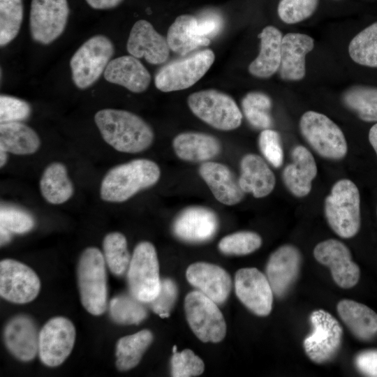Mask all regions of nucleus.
I'll use <instances>...</instances> for the list:
<instances>
[{
  "label": "nucleus",
  "mask_w": 377,
  "mask_h": 377,
  "mask_svg": "<svg viewBox=\"0 0 377 377\" xmlns=\"http://www.w3.org/2000/svg\"><path fill=\"white\" fill-rule=\"evenodd\" d=\"M95 124L104 141L115 150L136 154L153 143L152 128L142 117L131 112L105 108L94 115Z\"/></svg>",
  "instance_id": "1"
},
{
  "label": "nucleus",
  "mask_w": 377,
  "mask_h": 377,
  "mask_svg": "<svg viewBox=\"0 0 377 377\" xmlns=\"http://www.w3.org/2000/svg\"><path fill=\"white\" fill-rule=\"evenodd\" d=\"M161 177L158 164L136 158L110 168L102 179L100 197L108 202H123L139 191L156 184Z\"/></svg>",
  "instance_id": "2"
},
{
  "label": "nucleus",
  "mask_w": 377,
  "mask_h": 377,
  "mask_svg": "<svg viewBox=\"0 0 377 377\" xmlns=\"http://www.w3.org/2000/svg\"><path fill=\"white\" fill-rule=\"evenodd\" d=\"M324 213L332 230L342 238H351L361 225L360 194L357 186L348 179L334 184L324 201Z\"/></svg>",
  "instance_id": "3"
},
{
  "label": "nucleus",
  "mask_w": 377,
  "mask_h": 377,
  "mask_svg": "<svg viewBox=\"0 0 377 377\" xmlns=\"http://www.w3.org/2000/svg\"><path fill=\"white\" fill-rule=\"evenodd\" d=\"M105 260L96 247L85 249L77 263V278L81 303L94 316L107 309L108 287Z\"/></svg>",
  "instance_id": "4"
},
{
  "label": "nucleus",
  "mask_w": 377,
  "mask_h": 377,
  "mask_svg": "<svg viewBox=\"0 0 377 377\" xmlns=\"http://www.w3.org/2000/svg\"><path fill=\"white\" fill-rule=\"evenodd\" d=\"M114 53L112 42L104 35H96L86 40L70 60L75 85L80 89L93 85L104 73Z\"/></svg>",
  "instance_id": "5"
},
{
  "label": "nucleus",
  "mask_w": 377,
  "mask_h": 377,
  "mask_svg": "<svg viewBox=\"0 0 377 377\" xmlns=\"http://www.w3.org/2000/svg\"><path fill=\"white\" fill-rule=\"evenodd\" d=\"M299 126L306 142L320 156L340 160L347 154V142L343 131L326 115L307 111L301 117Z\"/></svg>",
  "instance_id": "6"
},
{
  "label": "nucleus",
  "mask_w": 377,
  "mask_h": 377,
  "mask_svg": "<svg viewBox=\"0 0 377 377\" xmlns=\"http://www.w3.org/2000/svg\"><path fill=\"white\" fill-rule=\"evenodd\" d=\"M191 112L202 121L221 131H232L242 124V113L234 99L215 89L191 94L187 99Z\"/></svg>",
  "instance_id": "7"
},
{
  "label": "nucleus",
  "mask_w": 377,
  "mask_h": 377,
  "mask_svg": "<svg viewBox=\"0 0 377 377\" xmlns=\"http://www.w3.org/2000/svg\"><path fill=\"white\" fill-rule=\"evenodd\" d=\"M127 279L130 293L140 302L149 303L158 295L161 280L156 251L151 242L143 241L135 247Z\"/></svg>",
  "instance_id": "8"
},
{
  "label": "nucleus",
  "mask_w": 377,
  "mask_h": 377,
  "mask_svg": "<svg viewBox=\"0 0 377 377\" xmlns=\"http://www.w3.org/2000/svg\"><path fill=\"white\" fill-rule=\"evenodd\" d=\"M214 59V52L206 49L170 62L156 73L154 77L155 86L163 92L189 88L205 75Z\"/></svg>",
  "instance_id": "9"
},
{
  "label": "nucleus",
  "mask_w": 377,
  "mask_h": 377,
  "mask_svg": "<svg viewBox=\"0 0 377 377\" xmlns=\"http://www.w3.org/2000/svg\"><path fill=\"white\" fill-rule=\"evenodd\" d=\"M184 309L190 327L200 341L217 343L223 339L226 324L214 301L198 290L192 291L185 297Z\"/></svg>",
  "instance_id": "10"
},
{
  "label": "nucleus",
  "mask_w": 377,
  "mask_h": 377,
  "mask_svg": "<svg viewBox=\"0 0 377 377\" xmlns=\"http://www.w3.org/2000/svg\"><path fill=\"white\" fill-rule=\"evenodd\" d=\"M70 14L68 0H31L29 29L32 39L49 45L64 31Z\"/></svg>",
  "instance_id": "11"
},
{
  "label": "nucleus",
  "mask_w": 377,
  "mask_h": 377,
  "mask_svg": "<svg viewBox=\"0 0 377 377\" xmlns=\"http://www.w3.org/2000/svg\"><path fill=\"white\" fill-rule=\"evenodd\" d=\"M310 320L313 331L304 341V350L316 363L327 362L340 347L342 327L335 318L323 309L313 311Z\"/></svg>",
  "instance_id": "12"
},
{
  "label": "nucleus",
  "mask_w": 377,
  "mask_h": 377,
  "mask_svg": "<svg viewBox=\"0 0 377 377\" xmlns=\"http://www.w3.org/2000/svg\"><path fill=\"white\" fill-rule=\"evenodd\" d=\"M75 340L73 323L65 317L50 319L39 332L38 354L47 367L61 364L71 354Z\"/></svg>",
  "instance_id": "13"
},
{
  "label": "nucleus",
  "mask_w": 377,
  "mask_h": 377,
  "mask_svg": "<svg viewBox=\"0 0 377 377\" xmlns=\"http://www.w3.org/2000/svg\"><path fill=\"white\" fill-rule=\"evenodd\" d=\"M40 289V279L31 267L13 259L0 262L1 297L13 303L25 304L33 301Z\"/></svg>",
  "instance_id": "14"
},
{
  "label": "nucleus",
  "mask_w": 377,
  "mask_h": 377,
  "mask_svg": "<svg viewBox=\"0 0 377 377\" xmlns=\"http://www.w3.org/2000/svg\"><path fill=\"white\" fill-rule=\"evenodd\" d=\"M239 300L253 313L269 315L272 309L273 290L267 276L255 267L242 268L235 277Z\"/></svg>",
  "instance_id": "15"
},
{
  "label": "nucleus",
  "mask_w": 377,
  "mask_h": 377,
  "mask_svg": "<svg viewBox=\"0 0 377 377\" xmlns=\"http://www.w3.org/2000/svg\"><path fill=\"white\" fill-rule=\"evenodd\" d=\"M313 256L330 268L334 281L341 288H350L357 283L360 268L352 260L349 249L341 242L334 239L323 241L315 246Z\"/></svg>",
  "instance_id": "16"
},
{
  "label": "nucleus",
  "mask_w": 377,
  "mask_h": 377,
  "mask_svg": "<svg viewBox=\"0 0 377 377\" xmlns=\"http://www.w3.org/2000/svg\"><path fill=\"white\" fill-rule=\"evenodd\" d=\"M218 228L219 219L215 212L198 205L182 210L172 223L175 236L189 243H201L211 239Z\"/></svg>",
  "instance_id": "17"
},
{
  "label": "nucleus",
  "mask_w": 377,
  "mask_h": 377,
  "mask_svg": "<svg viewBox=\"0 0 377 377\" xmlns=\"http://www.w3.org/2000/svg\"><path fill=\"white\" fill-rule=\"evenodd\" d=\"M126 50L131 55L144 58L154 65L165 62L170 50L167 38L145 20H140L133 24L127 40Z\"/></svg>",
  "instance_id": "18"
},
{
  "label": "nucleus",
  "mask_w": 377,
  "mask_h": 377,
  "mask_svg": "<svg viewBox=\"0 0 377 377\" xmlns=\"http://www.w3.org/2000/svg\"><path fill=\"white\" fill-rule=\"evenodd\" d=\"M301 260L300 251L291 244L283 245L272 253L266 276L276 297H283L288 292L299 274Z\"/></svg>",
  "instance_id": "19"
},
{
  "label": "nucleus",
  "mask_w": 377,
  "mask_h": 377,
  "mask_svg": "<svg viewBox=\"0 0 377 377\" xmlns=\"http://www.w3.org/2000/svg\"><path fill=\"white\" fill-rule=\"evenodd\" d=\"M3 340L8 350L21 361H31L38 353L39 332L27 315H17L9 320L4 327Z\"/></svg>",
  "instance_id": "20"
},
{
  "label": "nucleus",
  "mask_w": 377,
  "mask_h": 377,
  "mask_svg": "<svg viewBox=\"0 0 377 377\" xmlns=\"http://www.w3.org/2000/svg\"><path fill=\"white\" fill-rule=\"evenodd\" d=\"M187 281L216 304L224 302L231 290L232 281L222 267L207 263L189 265L186 273Z\"/></svg>",
  "instance_id": "21"
},
{
  "label": "nucleus",
  "mask_w": 377,
  "mask_h": 377,
  "mask_svg": "<svg viewBox=\"0 0 377 377\" xmlns=\"http://www.w3.org/2000/svg\"><path fill=\"white\" fill-rule=\"evenodd\" d=\"M291 159L282 172L283 184L294 196H306L318 172L315 158L305 147L297 145L291 151Z\"/></svg>",
  "instance_id": "22"
},
{
  "label": "nucleus",
  "mask_w": 377,
  "mask_h": 377,
  "mask_svg": "<svg viewBox=\"0 0 377 377\" xmlns=\"http://www.w3.org/2000/svg\"><path fill=\"white\" fill-rule=\"evenodd\" d=\"M314 40L309 35L288 33L281 42L280 77L287 81H298L306 75V55L313 49Z\"/></svg>",
  "instance_id": "23"
},
{
  "label": "nucleus",
  "mask_w": 377,
  "mask_h": 377,
  "mask_svg": "<svg viewBox=\"0 0 377 377\" xmlns=\"http://www.w3.org/2000/svg\"><path fill=\"white\" fill-rule=\"evenodd\" d=\"M198 173L219 202L235 205L243 200L245 193L227 165L205 161L199 167Z\"/></svg>",
  "instance_id": "24"
},
{
  "label": "nucleus",
  "mask_w": 377,
  "mask_h": 377,
  "mask_svg": "<svg viewBox=\"0 0 377 377\" xmlns=\"http://www.w3.org/2000/svg\"><path fill=\"white\" fill-rule=\"evenodd\" d=\"M110 83L122 86L133 93L145 91L151 82V75L138 58L126 55L112 59L103 73Z\"/></svg>",
  "instance_id": "25"
},
{
  "label": "nucleus",
  "mask_w": 377,
  "mask_h": 377,
  "mask_svg": "<svg viewBox=\"0 0 377 377\" xmlns=\"http://www.w3.org/2000/svg\"><path fill=\"white\" fill-rule=\"evenodd\" d=\"M238 182L245 193H249L256 198H261L272 192L276 178L261 156L256 154H247L240 161Z\"/></svg>",
  "instance_id": "26"
},
{
  "label": "nucleus",
  "mask_w": 377,
  "mask_h": 377,
  "mask_svg": "<svg viewBox=\"0 0 377 377\" xmlns=\"http://www.w3.org/2000/svg\"><path fill=\"white\" fill-rule=\"evenodd\" d=\"M172 148L181 160L203 163L218 156L221 151V145L214 135L200 132H184L174 138Z\"/></svg>",
  "instance_id": "27"
},
{
  "label": "nucleus",
  "mask_w": 377,
  "mask_h": 377,
  "mask_svg": "<svg viewBox=\"0 0 377 377\" xmlns=\"http://www.w3.org/2000/svg\"><path fill=\"white\" fill-rule=\"evenodd\" d=\"M258 38L260 39V52L249 64V71L256 77L268 78L279 71L283 36L275 27L267 26Z\"/></svg>",
  "instance_id": "28"
},
{
  "label": "nucleus",
  "mask_w": 377,
  "mask_h": 377,
  "mask_svg": "<svg viewBox=\"0 0 377 377\" xmlns=\"http://www.w3.org/2000/svg\"><path fill=\"white\" fill-rule=\"evenodd\" d=\"M337 307L341 319L357 338L367 341L377 334V313L371 309L351 300H341Z\"/></svg>",
  "instance_id": "29"
},
{
  "label": "nucleus",
  "mask_w": 377,
  "mask_h": 377,
  "mask_svg": "<svg viewBox=\"0 0 377 377\" xmlns=\"http://www.w3.org/2000/svg\"><path fill=\"white\" fill-rule=\"evenodd\" d=\"M40 191L43 198L52 205L68 201L74 193V186L68 177L64 164L54 161L46 166L40 179Z\"/></svg>",
  "instance_id": "30"
},
{
  "label": "nucleus",
  "mask_w": 377,
  "mask_h": 377,
  "mask_svg": "<svg viewBox=\"0 0 377 377\" xmlns=\"http://www.w3.org/2000/svg\"><path fill=\"white\" fill-rule=\"evenodd\" d=\"M41 142L38 133L22 121L0 124V149L15 155L36 153Z\"/></svg>",
  "instance_id": "31"
},
{
  "label": "nucleus",
  "mask_w": 377,
  "mask_h": 377,
  "mask_svg": "<svg viewBox=\"0 0 377 377\" xmlns=\"http://www.w3.org/2000/svg\"><path fill=\"white\" fill-rule=\"evenodd\" d=\"M196 24L197 18L191 15H182L175 19L170 26L166 36L172 52L184 56L199 47L209 45L210 39L197 34Z\"/></svg>",
  "instance_id": "32"
},
{
  "label": "nucleus",
  "mask_w": 377,
  "mask_h": 377,
  "mask_svg": "<svg viewBox=\"0 0 377 377\" xmlns=\"http://www.w3.org/2000/svg\"><path fill=\"white\" fill-rule=\"evenodd\" d=\"M153 341L148 330L120 338L116 344V366L119 371H128L138 364Z\"/></svg>",
  "instance_id": "33"
},
{
  "label": "nucleus",
  "mask_w": 377,
  "mask_h": 377,
  "mask_svg": "<svg viewBox=\"0 0 377 377\" xmlns=\"http://www.w3.org/2000/svg\"><path fill=\"white\" fill-rule=\"evenodd\" d=\"M341 101L362 121L377 122V87H350L342 94Z\"/></svg>",
  "instance_id": "34"
},
{
  "label": "nucleus",
  "mask_w": 377,
  "mask_h": 377,
  "mask_svg": "<svg viewBox=\"0 0 377 377\" xmlns=\"http://www.w3.org/2000/svg\"><path fill=\"white\" fill-rule=\"evenodd\" d=\"M348 52L355 63L377 68V22L367 27L351 40Z\"/></svg>",
  "instance_id": "35"
},
{
  "label": "nucleus",
  "mask_w": 377,
  "mask_h": 377,
  "mask_svg": "<svg viewBox=\"0 0 377 377\" xmlns=\"http://www.w3.org/2000/svg\"><path fill=\"white\" fill-rule=\"evenodd\" d=\"M103 256L110 272L117 276L123 275L131 262L126 237L121 232H112L103 240Z\"/></svg>",
  "instance_id": "36"
},
{
  "label": "nucleus",
  "mask_w": 377,
  "mask_h": 377,
  "mask_svg": "<svg viewBox=\"0 0 377 377\" xmlns=\"http://www.w3.org/2000/svg\"><path fill=\"white\" fill-rule=\"evenodd\" d=\"M271 98L267 94L259 91L248 93L242 101L244 115L249 123L258 129L264 130L271 127Z\"/></svg>",
  "instance_id": "37"
},
{
  "label": "nucleus",
  "mask_w": 377,
  "mask_h": 377,
  "mask_svg": "<svg viewBox=\"0 0 377 377\" xmlns=\"http://www.w3.org/2000/svg\"><path fill=\"white\" fill-rule=\"evenodd\" d=\"M24 16L22 0H0V45L3 47L19 34Z\"/></svg>",
  "instance_id": "38"
},
{
  "label": "nucleus",
  "mask_w": 377,
  "mask_h": 377,
  "mask_svg": "<svg viewBox=\"0 0 377 377\" xmlns=\"http://www.w3.org/2000/svg\"><path fill=\"white\" fill-rule=\"evenodd\" d=\"M143 302L131 295L123 294L110 302V313L117 323L121 325L138 324L147 315Z\"/></svg>",
  "instance_id": "39"
},
{
  "label": "nucleus",
  "mask_w": 377,
  "mask_h": 377,
  "mask_svg": "<svg viewBox=\"0 0 377 377\" xmlns=\"http://www.w3.org/2000/svg\"><path fill=\"white\" fill-rule=\"evenodd\" d=\"M262 238L252 231H239L226 235L219 243V250L224 254L244 256L258 250Z\"/></svg>",
  "instance_id": "40"
},
{
  "label": "nucleus",
  "mask_w": 377,
  "mask_h": 377,
  "mask_svg": "<svg viewBox=\"0 0 377 377\" xmlns=\"http://www.w3.org/2000/svg\"><path fill=\"white\" fill-rule=\"evenodd\" d=\"M33 216L18 207L1 205L0 209V228L12 234H24L34 227Z\"/></svg>",
  "instance_id": "41"
},
{
  "label": "nucleus",
  "mask_w": 377,
  "mask_h": 377,
  "mask_svg": "<svg viewBox=\"0 0 377 377\" xmlns=\"http://www.w3.org/2000/svg\"><path fill=\"white\" fill-rule=\"evenodd\" d=\"M319 0H280L277 12L286 24H295L311 17L318 6Z\"/></svg>",
  "instance_id": "42"
},
{
  "label": "nucleus",
  "mask_w": 377,
  "mask_h": 377,
  "mask_svg": "<svg viewBox=\"0 0 377 377\" xmlns=\"http://www.w3.org/2000/svg\"><path fill=\"white\" fill-rule=\"evenodd\" d=\"M205 369L203 361L189 349L173 353L171 374L174 377H191L200 375Z\"/></svg>",
  "instance_id": "43"
},
{
  "label": "nucleus",
  "mask_w": 377,
  "mask_h": 377,
  "mask_svg": "<svg viewBox=\"0 0 377 377\" xmlns=\"http://www.w3.org/2000/svg\"><path fill=\"white\" fill-rule=\"evenodd\" d=\"M258 147L264 158L274 168L283 162V151L279 133L272 129L263 130L258 136Z\"/></svg>",
  "instance_id": "44"
},
{
  "label": "nucleus",
  "mask_w": 377,
  "mask_h": 377,
  "mask_svg": "<svg viewBox=\"0 0 377 377\" xmlns=\"http://www.w3.org/2000/svg\"><path fill=\"white\" fill-rule=\"evenodd\" d=\"M31 114L30 104L21 98L6 94L0 96V122L22 121Z\"/></svg>",
  "instance_id": "45"
},
{
  "label": "nucleus",
  "mask_w": 377,
  "mask_h": 377,
  "mask_svg": "<svg viewBox=\"0 0 377 377\" xmlns=\"http://www.w3.org/2000/svg\"><path fill=\"white\" fill-rule=\"evenodd\" d=\"M177 293V285L172 279L161 280V289L158 295L149 302L151 309L161 318H168L176 302Z\"/></svg>",
  "instance_id": "46"
},
{
  "label": "nucleus",
  "mask_w": 377,
  "mask_h": 377,
  "mask_svg": "<svg viewBox=\"0 0 377 377\" xmlns=\"http://www.w3.org/2000/svg\"><path fill=\"white\" fill-rule=\"evenodd\" d=\"M196 18V33L200 37L210 39L217 35L222 29L223 19L215 12H207Z\"/></svg>",
  "instance_id": "47"
},
{
  "label": "nucleus",
  "mask_w": 377,
  "mask_h": 377,
  "mask_svg": "<svg viewBox=\"0 0 377 377\" xmlns=\"http://www.w3.org/2000/svg\"><path fill=\"white\" fill-rule=\"evenodd\" d=\"M355 362L358 370L364 374L377 377V350H367L358 353Z\"/></svg>",
  "instance_id": "48"
},
{
  "label": "nucleus",
  "mask_w": 377,
  "mask_h": 377,
  "mask_svg": "<svg viewBox=\"0 0 377 377\" xmlns=\"http://www.w3.org/2000/svg\"><path fill=\"white\" fill-rule=\"evenodd\" d=\"M87 4L96 10H107L118 6L124 0H85Z\"/></svg>",
  "instance_id": "49"
},
{
  "label": "nucleus",
  "mask_w": 377,
  "mask_h": 377,
  "mask_svg": "<svg viewBox=\"0 0 377 377\" xmlns=\"http://www.w3.org/2000/svg\"><path fill=\"white\" fill-rule=\"evenodd\" d=\"M369 141L377 156V123L372 126L369 130Z\"/></svg>",
  "instance_id": "50"
},
{
  "label": "nucleus",
  "mask_w": 377,
  "mask_h": 377,
  "mask_svg": "<svg viewBox=\"0 0 377 377\" xmlns=\"http://www.w3.org/2000/svg\"><path fill=\"white\" fill-rule=\"evenodd\" d=\"M0 235L1 246L8 243L10 241L13 235L11 232L3 228H0Z\"/></svg>",
  "instance_id": "51"
},
{
  "label": "nucleus",
  "mask_w": 377,
  "mask_h": 377,
  "mask_svg": "<svg viewBox=\"0 0 377 377\" xmlns=\"http://www.w3.org/2000/svg\"><path fill=\"white\" fill-rule=\"evenodd\" d=\"M8 159V152L0 149V167L2 168L5 166Z\"/></svg>",
  "instance_id": "52"
},
{
  "label": "nucleus",
  "mask_w": 377,
  "mask_h": 377,
  "mask_svg": "<svg viewBox=\"0 0 377 377\" xmlns=\"http://www.w3.org/2000/svg\"><path fill=\"white\" fill-rule=\"evenodd\" d=\"M172 352H173V353L177 352V346H173Z\"/></svg>",
  "instance_id": "53"
},
{
  "label": "nucleus",
  "mask_w": 377,
  "mask_h": 377,
  "mask_svg": "<svg viewBox=\"0 0 377 377\" xmlns=\"http://www.w3.org/2000/svg\"></svg>",
  "instance_id": "54"
}]
</instances>
